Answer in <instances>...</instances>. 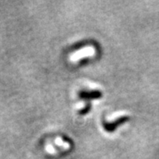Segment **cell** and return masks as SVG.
Here are the masks:
<instances>
[{
  "label": "cell",
  "mask_w": 159,
  "mask_h": 159,
  "mask_svg": "<svg viewBox=\"0 0 159 159\" xmlns=\"http://www.w3.org/2000/svg\"><path fill=\"white\" fill-rule=\"evenodd\" d=\"M129 116H123V117L119 118V119H116L115 122H111V123H107V122H102V125L104 129L108 132H112L115 131V129L117 128L118 126L121 125V124H124L125 122L129 121Z\"/></svg>",
  "instance_id": "1"
},
{
  "label": "cell",
  "mask_w": 159,
  "mask_h": 159,
  "mask_svg": "<svg viewBox=\"0 0 159 159\" xmlns=\"http://www.w3.org/2000/svg\"><path fill=\"white\" fill-rule=\"evenodd\" d=\"M102 96V93L99 90H91V91L83 90L79 93L80 98L86 100L87 102H90V100L101 98Z\"/></svg>",
  "instance_id": "2"
}]
</instances>
